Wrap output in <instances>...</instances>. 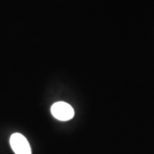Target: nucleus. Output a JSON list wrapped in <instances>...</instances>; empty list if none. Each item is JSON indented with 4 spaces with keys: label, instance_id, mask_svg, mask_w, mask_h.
<instances>
[{
    "label": "nucleus",
    "instance_id": "obj_1",
    "mask_svg": "<svg viewBox=\"0 0 154 154\" xmlns=\"http://www.w3.org/2000/svg\"><path fill=\"white\" fill-rule=\"evenodd\" d=\"M51 112L56 119L60 121H69L75 115L73 107L65 102H57L53 104L51 108Z\"/></svg>",
    "mask_w": 154,
    "mask_h": 154
},
{
    "label": "nucleus",
    "instance_id": "obj_2",
    "mask_svg": "<svg viewBox=\"0 0 154 154\" xmlns=\"http://www.w3.org/2000/svg\"><path fill=\"white\" fill-rule=\"evenodd\" d=\"M10 144L16 154H32L31 146L28 140L19 133H15L11 135Z\"/></svg>",
    "mask_w": 154,
    "mask_h": 154
}]
</instances>
